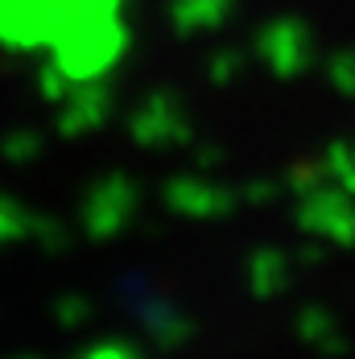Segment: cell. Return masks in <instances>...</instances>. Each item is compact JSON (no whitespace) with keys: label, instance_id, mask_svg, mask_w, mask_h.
Wrapping results in <instances>:
<instances>
[{"label":"cell","instance_id":"obj_1","mask_svg":"<svg viewBox=\"0 0 355 359\" xmlns=\"http://www.w3.org/2000/svg\"><path fill=\"white\" fill-rule=\"evenodd\" d=\"M116 0H0V29L17 46L67 54L74 37L95 34Z\"/></svg>","mask_w":355,"mask_h":359}]
</instances>
